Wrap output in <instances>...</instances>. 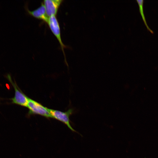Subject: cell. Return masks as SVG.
<instances>
[{
	"label": "cell",
	"instance_id": "1",
	"mask_svg": "<svg viewBox=\"0 0 158 158\" xmlns=\"http://www.w3.org/2000/svg\"><path fill=\"white\" fill-rule=\"evenodd\" d=\"M27 107L29 109V115L37 114L47 118H52L48 110L40 103L30 98L28 99Z\"/></svg>",
	"mask_w": 158,
	"mask_h": 158
},
{
	"label": "cell",
	"instance_id": "2",
	"mask_svg": "<svg viewBox=\"0 0 158 158\" xmlns=\"http://www.w3.org/2000/svg\"><path fill=\"white\" fill-rule=\"evenodd\" d=\"M47 23L51 31L56 37L60 44L66 61L64 49L67 48V47L63 44L62 41L59 24L56 16H52L49 17Z\"/></svg>",
	"mask_w": 158,
	"mask_h": 158
},
{
	"label": "cell",
	"instance_id": "3",
	"mask_svg": "<svg viewBox=\"0 0 158 158\" xmlns=\"http://www.w3.org/2000/svg\"><path fill=\"white\" fill-rule=\"evenodd\" d=\"M52 118H55L66 124L67 127L73 132H77L70 125L69 116L71 115L73 111V109H70L65 112H63L58 110L48 108Z\"/></svg>",
	"mask_w": 158,
	"mask_h": 158
},
{
	"label": "cell",
	"instance_id": "4",
	"mask_svg": "<svg viewBox=\"0 0 158 158\" xmlns=\"http://www.w3.org/2000/svg\"><path fill=\"white\" fill-rule=\"evenodd\" d=\"M7 78L15 90L14 96L11 99L12 103L27 107L29 98L18 88L16 83L12 81L10 75H8Z\"/></svg>",
	"mask_w": 158,
	"mask_h": 158
},
{
	"label": "cell",
	"instance_id": "5",
	"mask_svg": "<svg viewBox=\"0 0 158 158\" xmlns=\"http://www.w3.org/2000/svg\"><path fill=\"white\" fill-rule=\"evenodd\" d=\"M63 1L62 0H44L43 1L46 13L48 17L52 16H56Z\"/></svg>",
	"mask_w": 158,
	"mask_h": 158
},
{
	"label": "cell",
	"instance_id": "6",
	"mask_svg": "<svg viewBox=\"0 0 158 158\" xmlns=\"http://www.w3.org/2000/svg\"><path fill=\"white\" fill-rule=\"evenodd\" d=\"M25 8L30 15L47 23L49 17L47 15L45 6L43 2L41 3V5L39 7L34 10H30L27 6H25Z\"/></svg>",
	"mask_w": 158,
	"mask_h": 158
},
{
	"label": "cell",
	"instance_id": "7",
	"mask_svg": "<svg viewBox=\"0 0 158 158\" xmlns=\"http://www.w3.org/2000/svg\"><path fill=\"white\" fill-rule=\"evenodd\" d=\"M138 4L141 16L142 19L144 21L145 25L147 29L151 33H153V32L151 30L147 24L146 20L144 14L143 9V4L144 3L143 0H136Z\"/></svg>",
	"mask_w": 158,
	"mask_h": 158
}]
</instances>
